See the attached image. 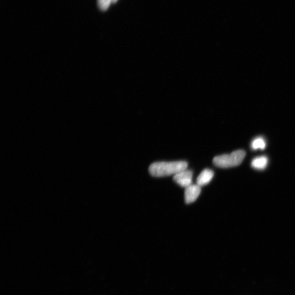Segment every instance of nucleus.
Returning a JSON list of instances; mask_svg holds the SVG:
<instances>
[{
	"label": "nucleus",
	"mask_w": 295,
	"mask_h": 295,
	"mask_svg": "<svg viewBox=\"0 0 295 295\" xmlns=\"http://www.w3.org/2000/svg\"><path fill=\"white\" fill-rule=\"evenodd\" d=\"M188 163L186 161L157 162L150 165L149 172L152 176L156 177L175 176L182 171L187 170Z\"/></svg>",
	"instance_id": "obj_1"
},
{
	"label": "nucleus",
	"mask_w": 295,
	"mask_h": 295,
	"mask_svg": "<svg viewBox=\"0 0 295 295\" xmlns=\"http://www.w3.org/2000/svg\"><path fill=\"white\" fill-rule=\"evenodd\" d=\"M118 0H98V7L102 10H107L111 4L117 2Z\"/></svg>",
	"instance_id": "obj_8"
},
{
	"label": "nucleus",
	"mask_w": 295,
	"mask_h": 295,
	"mask_svg": "<svg viewBox=\"0 0 295 295\" xmlns=\"http://www.w3.org/2000/svg\"><path fill=\"white\" fill-rule=\"evenodd\" d=\"M266 146V141L262 138H257L252 141L251 147L253 150H263Z\"/></svg>",
	"instance_id": "obj_7"
},
{
	"label": "nucleus",
	"mask_w": 295,
	"mask_h": 295,
	"mask_svg": "<svg viewBox=\"0 0 295 295\" xmlns=\"http://www.w3.org/2000/svg\"><path fill=\"white\" fill-rule=\"evenodd\" d=\"M214 177V172L210 169H205L199 174L197 178V185L202 187L207 185Z\"/></svg>",
	"instance_id": "obj_5"
},
{
	"label": "nucleus",
	"mask_w": 295,
	"mask_h": 295,
	"mask_svg": "<svg viewBox=\"0 0 295 295\" xmlns=\"http://www.w3.org/2000/svg\"><path fill=\"white\" fill-rule=\"evenodd\" d=\"M268 158L266 156H258L252 160L251 165L256 170H264L268 164Z\"/></svg>",
	"instance_id": "obj_6"
},
{
	"label": "nucleus",
	"mask_w": 295,
	"mask_h": 295,
	"mask_svg": "<svg viewBox=\"0 0 295 295\" xmlns=\"http://www.w3.org/2000/svg\"><path fill=\"white\" fill-rule=\"evenodd\" d=\"M193 173L191 170H185L176 174L173 180L182 187L187 188L192 185Z\"/></svg>",
	"instance_id": "obj_3"
},
{
	"label": "nucleus",
	"mask_w": 295,
	"mask_h": 295,
	"mask_svg": "<svg viewBox=\"0 0 295 295\" xmlns=\"http://www.w3.org/2000/svg\"><path fill=\"white\" fill-rule=\"evenodd\" d=\"M201 187L198 185H191L186 188L184 197L187 204H190L196 201L201 193Z\"/></svg>",
	"instance_id": "obj_4"
},
{
	"label": "nucleus",
	"mask_w": 295,
	"mask_h": 295,
	"mask_svg": "<svg viewBox=\"0 0 295 295\" xmlns=\"http://www.w3.org/2000/svg\"><path fill=\"white\" fill-rule=\"evenodd\" d=\"M246 152L244 150H238L230 154H224L215 156L213 162L215 166L220 168H230L239 166L245 159Z\"/></svg>",
	"instance_id": "obj_2"
}]
</instances>
